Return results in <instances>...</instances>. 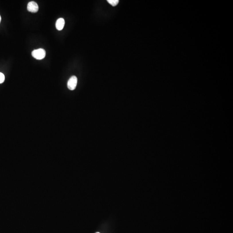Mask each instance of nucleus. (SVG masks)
<instances>
[{
	"mask_svg": "<svg viewBox=\"0 0 233 233\" xmlns=\"http://www.w3.org/2000/svg\"><path fill=\"white\" fill-rule=\"evenodd\" d=\"M77 83V78L75 76H73L69 79L67 82V87L70 90H73L76 89Z\"/></svg>",
	"mask_w": 233,
	"mask_h": 233,
	"instance_id": "obj_2",
	"label": "nucleus"
},
{
	"mask_svg": "<svg viewBox=\"0 0 233 233\" xmlns=\"http://www.w3.org/2000/svg\"><path fill=\"white\" fill-rule=\"evenodd\" d=\"M32 57L36 59L40 60L45 58L46 55V52L44 49L39 48L32 51Z\"/></svg>",
	"mask_w": 233,
	"mask_h": 233,
	"instance_id": "obj_1",
	"label": "nucleus"
},
{
	"mask_svg": "<svg viewBox=\"0 0 233 233\" xmlns=\"http://www.w3.org/2000/svg\"><path fill=\"white\" fill-rule=\"evenodd\" d=\"M107 1L112 6L114 7L117 5L119 3V1L118 0H107Z\"/></svg>",
	"mask_w": 233,
	"mask_h": 233,
	"instance_id": "obj_5",
	"label": "nucleus"
},
{
	"mask_svg": "<svg viewBox=\"0 0 233 233\" xmlns=\"http://www.w3.org/2000/svg\"><path fill=\"white\" fill-rule=\"evenodd\" d=\"M27 10L32 13H36L38 11V6L36 2L31 1L27 5Z\"/></svg>",
	"mask_w": 233,
	"mask_h": 233,
	"instance_id": "obj_3",
	"label": "nucleus"
},
{
	"mask_svg": "<svg viewBox=\"0 0 233 233\" xmlns=\"http://www.w3.org/2000/svg\"><path fill=\"white\" fill-rule=\"evenodd\" d=\"M5 80V76L3 73L0 72V84L3 83Z\"/></svg>",
	"mask_w": 233,
	"mask_h": 233,
	"instance_id": "obj_6",
	"label": "nucleus"
},
{
	"mask_svg": "<svg viewBox=\"0 0 233 233\" xmlns=\"http://www.w3.org/2000/svg\"><path fill=\"white\" fill-rule=\"evenodd\" d=\"M99 233V232H98V233Z\"/></svg>",
	"mask_w": 233,
	"mask_h": 233,
	"instance_id": "obj_8",
	"label": "nucleus"
},
{
	"mask_svg": "<svg viewBox=\"0 0 233 233\" xmlns=\"http://www.w3.org/2000/svg\"><path fill=\"white\" fill-rule=\"evenodd\" d=\"M1 16H0V23H1Z\"/></svg>",
	"mask_w": 233,
	"mask_h": 233,
	"instance_id": "obj_7",
	"label": "nucleus"
},
{
	"mask_svg": "<svg viewBox=\"0 0 233 233\" xmlns=\"http://www.w3.org/2000/svg\"><path fill=\"white\" fill-rule=\"evenodd\" d=\"M65 25L64 19L62 18H59L56 22V28L58 30H61L64 28Z\"/></svg>",
	"mask_w": 233,
	"mask_h": 233,
	"instance_id": "obj_4",
	"label": "nucleus"
}]
</instances>
